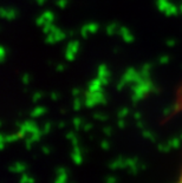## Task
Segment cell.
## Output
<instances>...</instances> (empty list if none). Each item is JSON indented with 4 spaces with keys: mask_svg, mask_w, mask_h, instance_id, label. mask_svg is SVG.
<instances>
[{
    "mask_svg": "<svg viewBox=\"0 0 182 183\" xmlns=\"http://www.w3.org/2000/svg\"><path fill=\"white\" fill-rule=\"evenodd\" d=\"M174 183H182V164H181V170H180V174H179L176 181H175Z\"/></svg>",
    "mask_w": 182,
    "mask_h": 183,
    "instance_id": "1",
    "label": "cell"
}]
</instances>
